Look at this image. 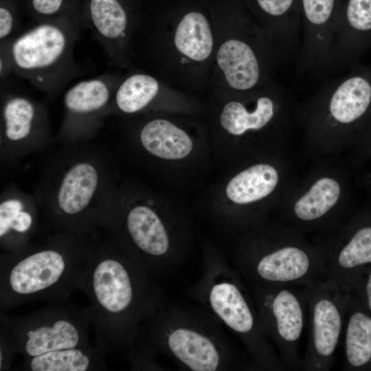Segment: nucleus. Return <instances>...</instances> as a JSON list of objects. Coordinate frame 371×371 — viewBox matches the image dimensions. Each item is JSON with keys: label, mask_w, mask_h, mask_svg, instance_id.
I'll list each match as a JSON object with an SVG mask.
<instances>
[{"label": "nucleus", "mask_w": 371, "mask_h": 371, "mask_svg": "<svg viewBox=\"0 0 371 371\" xmlns=\"http://www.w3.org/2000/svg\"><path fill=\"white\" fill-rule=\"evenodd\" d=\"M121 183L114 155L91 140L63 146L43 165L34 194L41 232L91 236Z\"/></svg>", "instance_id": "f257e3e1"}, {"label": "nucleus", "mask_w": 371, "mask_h": 371, "mask_svg": "<svg viewBox=\"0 0 371 371\" xmlns=\"http://www.w3.org/2000/svg\"><path fill=\"white\" fill-rule=\"evenodd\" d=\"M91 236L49 234L0 257L1 312L37 301H63L80 289Z\"/></svg>", "instance_id": "f03ea898"}, {"label": "nucleus", "mask_w": 371, "mask_h": 371, "mask_svg": "<svg viewBox=\"0 0 371 371\" xmlns=\"http://www.w3.org/2000/svg\"><path fill=\"white\" fill-rule=\"evenodd\" d=\"M344 72L297 106V125L308 156L352 149L371 120V68L358 63Z\"/></svg>", "instance_id": "7ed1b4c3"}, {"label": "nucleus", "mask_w": 371, "mask_h": 371, "mask_svg": "<svg viewBox=\"0 0 371 371\" xmlns=\"http://www.w3.org/2000/svg\"><path fill=\"white\" fill-rule=\"evenodd\" d=\"M80 291L90 302L95 346L106 355L124 346L137 311L138 279L122 251L99 230L91 236Z\"/></svg>", "instance_id": "20e7f679"}, {"label": "nucleus", "mask_w": 371, "mask_h": 371, "mask_svg": "<svg viewBox=\"0 0 371 371\" xmlns=\"http://www.w3.org/2000/svg\"><path fill=\"white\" fill-rule=\"evenodd\" d=\"M78 23L68 15L42 21L1 47V76L8 69L50 95L78 71L73 50Z\"/></svg>", "instance_id": "39448f33"}, {"label": "nucleus", "mask_w": 371, "mask_h": 371, "mask_svg": "<svg viewBox=\"0 0 371 371\" xmlns=\"http://www.w3.org/2000/svg\"><path fill=\"white\" fill-rule=\"evenodd\" d=\"M297 110L289 91L279 87L248 100L227 102L220 123L232 139L231 153L236 161L286 149L297 126Z\"/></svg>", "instance_id": "423d86ee"}, {"label": "nucleus", "mask_w": 371, "mask_h": 371, "mask_svg": "<svg viewBox=\"0 0 371 371\" xmlns=\"http://www.w3.org/2000/svg\"><path fill=\"white\" fill-rule=\"evenodd\" d=\"M350 192L344 169L333 163H317L302 179L291 181L277 207L279 221L307 236H326L341 225Z\"/></svg>", "instance_id": "0eeeda50"}, {"label": "nucleus", "mask_w": 371, "mask_h": 371, "mask_svg": "<svg viewBox=\"0 0 371 371\" xmlns=\"http://www.w3.org/2000/svg\"><path fill=\"white\" fill-rule=\"evenodd\" d=\"M253 239L256 276L271 285L305 286L326 279L322 248L300 230L277 221Z\"/></svg>", "instance_id": "6e6552de"}, {"label": "nucleus", "mask_w": 371, "mask_h": 371, "mask_svg": "<svg viewBox=\"0 0 371 371\" xmlns=\"http://www.w3.org/2000/svg\"><path fill=\"white\" fill-rule=\"evenodd\" d=\"M89 306L78 307L67 300L53 304L29 314L12 317L0 314V336L15 353L24 358L76 346L90 345Z\"/></svg>", "instance_id": "1a4fd4ad"}, {"label": "nucleus", "mask_w": 371, "mask_h": 371, "mask_svg": "<svg viewBox=\"0 0 371 371\" xmlns=\"http://www.w3.org/2000/svg\"><path fill=\"white\" fill-rule=\"evenodd\" d=\"M221 189L225 204L240 216L261 222L277 209L292 181L287 149L269 151L236 163Z\"/></svg>", "instance_id": "9d476101"}, {"label": "nucleus", "mask_w": 371, "mask_h": 371, "mask_svg": "<svg viewBox=\"0 0 371 371\" xmlns=\"http://www.w3.org/2000/svg\"><path fill=\"white\" fill-rule=\"evenodd\" d=\"M306 289L310 327L302 369L328 370L333 365L349 295L328 279L315 281Z\"/></svg>", "instance_id": "9b49d317"}, {"label": "nucleus", "mask_w": 371, "mask_h": 371, "mask_svg": "<svg viewBox=\"0 0 371 371\" xmlns=\"http://www.w3.org/2000/svg\"><path fill=\"white\" fill-rule=\"evenodd\" d=\"M53 142L47 109L27 96L1 97V164L14 167L32 153L48 148Z\"/></svg>", "instance_id": "f8f14e48"}, {"label": "nucleus", "mask_w": 371, "mask_h": 371, "mask_svg": "<svg viewBox=\"0 0 371 371\" xmlns=\"http://www.w3.org/2000/svg\"><path fill=\"white\" fill-rule=\"evenodd\" d=\"M115 91L114 80L108 74L78 82L67 89L58 141L71 144L91 140L109 114Z\"/></svg>", "instance_id": "ddd939ff"}, {"label": "nucleus", "mask_w": 371, "mask_h": 371, "mask_svg": "<svg viewBox=\"0 0 371 371\" xmlns=\"http://www.w3.org/2000/svg\"><path fill=\"white\" fill-rule=\"evenodd\" d=\"M265 291L263 320L280 350V361L286 370L302 369L298 348L307 310L306 286L271 285Z\"/></svg>", "instance_id": "4468645a"}, {"label": "nucleus", "mask_w": 371, "mask_h": 371, "mask_svg": "<svg viewBox=\"0 0 371 371\" xmlns=\"http://www.w3.org/2000/svg\"><path fill=\"white\" fill-rule=\"evenodd\" d=\"M343 0H301V46L295 62L300 76L330 72L335 20Z\"/></svg>", "instance_id": "2eb2a0df"}, {"label": "nucleus", "mask_w": 371, "mask_h": 371, "mask_svg": "<svg viewBox=\"0 0 371 371\" xmlns=\"http://www.w3.org/2000/svg\"><path fill=\"white\" fill-rule=\"evenodd\" d=\"M324 259L326 279L339 287L361 267L371 264V222L354 219L329 234L315 238Z\"/></svg>", "instance_id": "dca6fc26"}, {"label": "nucleus", "mask_w": 371, "mask_h": 371, "mask_svg": "<svg viewBox=\"0 0 371 371\" xmlns=\"http://www.w3.org/2000/svg\"><path fill=\"white\" fill-rule=\"evenodd\" d=\"M371 50V0H343L334 27L330 71L344 72Z\"/></svg>", "instance_id": "f3484780"}, {"label": "nucleus", "mask_w": 371, "mask_h": 371, "mask_svg": "<svg viewBox=\"0 0 371 371\" xmlns=\"http://www.w3.org/2000/svg\"><path fill=\"white\" fill-rule=\"evenodd\" d=\"M41 218L34 194L21 190L11 182L0 195V247L12 251L32 242L41 232Z\"/></svg>", "instance_id": "a211bd4d"}, {"label": "nucleus", "mask_w": 371, "mask_h": 371, "mask_svg": "<svg viewBox=\"0 0 371 371\" xmlns=\"http://www.w3.org/2000/svg\"><path fill=\"white\" fill-rule=\"evenodd\" d=\"M132 146L144 164L149 165L185 162L197 148L187 132L162 118L146 122Z\"/></svg>", "instance_id": "6ab92c4d"}, {"label": "nucleus", "mask_w": 371, "mask_h": 371, "mask_svg": "<svg viewBox=\"0 0 371 371\" xmlns=\"http://www.w3.org/2000/svg\"><path fill=\"white\" fill-rule=\"evenodd\" d=\"M266 23L280 58L296 62L301 46V0H248Z\"/></svg>", "instance_id": "aec40b11"}, {"label": "nucleus", "mask_w": 371, "mask_h": 371, "mask_svg": "<svg viewBox=\"0 0 371 371\" xmlns=\"http://www.w3.org/2000/svg\"><path fill=\"white\" fill-rule=\"evenodd\" d=\"M253 45L245 40L225 41L216 55L218 66L229 85L245 91L258 86L262 78V61Z\"/></svg>", "instance_id": "412c9836"}, {"label": "nucleus", "mask_w": 371, "mask_h": 371, "mask_svg": "<svg viewBox=\"0 0 371 371\" xmlns=\"http://www.w3.org/2000/svg\"><path fill=\"white\" fill-rule=\"evenodd\" d=\"M89 25L112 60L119 58L126 36L128 15L121 0H89Z\"/></svg>", "instance_id": "4be33fe9"}, {"label": "nucleus", "mask_w": 371, "mask_h": 371, "mask_svg": "<svg viewBox=\"0 0 371 371\" xmlns=\"http://www.w3.org/2000/svg\"><path fill=\"white\" fill-rule=\"evenodd\" d=\"M104 353L98 347L76 346L24 358L19 368L23 371L106 370Z\"/></svg>", "instance_id": "5701e85b"}, {"label": "nucleus", "mask_w": 371, "mask_h": 371, "mask_svg": "<svg viewBox=\"0 0 371 371\" xmlns=\"http://www.w3.org/2000/svg\"><path fill=\"white\" fill-rule=\"evenodd\" d=\"M168 345L174 355L192 370L214 371L218 368L219 355L214 345L196 332L177 329L170 335Z\"/></svg>", "instance_id": "b1692460"}, {"label": "nucleus", "mask_w": 371, "mask_h": 371, "mask_svg": "<svg viewBox=\"0 0 371 371\" xmlns=\"http://www.w3.org/2000/svg\"><path fill=\"white\" fill-rule=\"evenodd\" d=\"M211 306L219 317L232 330L247 335L254 328V318L238 287L231 283L215 285L210 294Z\"/></svg>", "instance_id": "393cba45"}, {"label": "nucleus", "mask_w": 371, "mask_h": 371, "mask_svg": "<svg viewBox=\"0 0 371 371\" xmlns=\"http://www.w3.org/2000/svg\"><path fill=\"white\" fill-rule=\"evenodd\" d=\"M175 44L182 54L194 60L202 61L208 58L213 38L206 17L196 11L185 14L177 25Z\"/></svg>", "instance_id": "a878e982"}, {"label": "nucleus", "mask_w": 371, "mask_h": 371, "mask_svg": "<svg viewBox=\"0 0 371 371\" xmlns=\"http://www.w3.org/2000/svg\"><path fill=\"white\" fill-rule=\"evenodd\" d=\"M346 366L361 368L371 362V317L359 309L349 313L344 341Z\"/></svg>", "instance_id": "bb28decb"}, {"label": "nucleus", "mask_w": 371, "mask_h": 371, "mask_svg": "<svg viewBox=\"0 0 371 371\" xmlns=\"http://www.w3.org/2000/svg\"><path fill=\"white\" fill-rule=\"evenodd\" d=\"M155 78L146 74H134L126 78L117 89L109 109L133 114L147 108L159 91Z\"/></svg>", "instance_id": "cd10ccee"}, {"label": "nucleus", "mask_w": 371, "mask_h": 371, "mask_svg": "<svg viewBox=\"0 0 371 371\" xmlns=\"http://www.w3.org/2000/svg\"><path fill=\"white\" fill-rule=\"evenodd\" d=\"M371 159V120L362 138L357 145L352 149L351 164L357 166Z\"/></svg>", "instance_id": "c85d7f7f"}, {"label": "nucleus", "mask_w": 371, "mask_h": 371, "mask_svg": "<svg viewBox=\"0 0 371 371\" xmlns=\"http://www.w3.org/2000/svg\"><path fill=\"white\" fill-rule=\"evenodd\" d=\"M64 0H31V7L34 14L43 19L59 14L63 7Z\"/></svg>", "instance_id": "c756f323"}, {"label": "nucleus", "mask_w": 371, "mask_h": 371, "mask_svg": "<svg viewBox=\"0 0 371 371\" xmlns=\"http://www.w3.org/2000/svg\"><path fill=\"white\" fill-rule=\"evenodd\" d=\"M15 18L10 9L1 3L0 7V39L3 42L14 32Z\"/></svg>", "instance_id": "7c9ffc66"}, {"label": "nucleus", "mask_w": 371, "mask_h": 371, "mask_svg": "<svg viewBox=\"0 0 371 371\" xmlns=\"http://www.w3.org/2000/svg\"><path fill=\"white\" fill-rule=\"evenodd\" d=\"M15 352L12 346L0 336V371L10 370Z\"/></svg>", "instance_id": "2f4dec72"}, {"label": "nucleus", "mask_w": 371, "mask_h": 371, "mask_svg": "<svg viewBox=\"0 0 371 371\" xmlns=\"http://www.w3.org/2000/svg\"><path fill=\"white\" fill-rule=\"evenodd\" d=\"M365 296L367 306L371 313V272L368 274L365 283Z\"/></svg>", "instance_id": "473e14b6"}]
</instances>
